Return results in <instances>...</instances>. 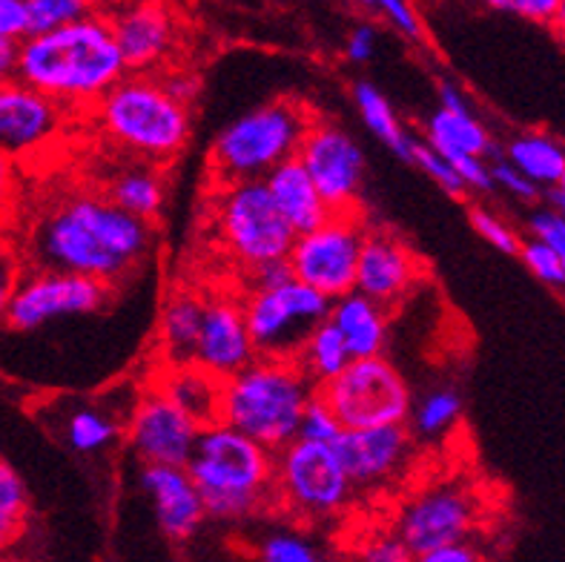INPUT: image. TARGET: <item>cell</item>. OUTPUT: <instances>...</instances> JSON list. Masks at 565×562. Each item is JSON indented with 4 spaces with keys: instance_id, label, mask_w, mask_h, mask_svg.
I'll return each instance as SVG.
<instances>
[{
    "instance_id": "6da1fadb",
    "label": "cell",
    "mask_w": 565,
    "mask_h": 562,
    "mask_svg": "<svg viewBox=\"0 0 565 562\" xmlns=\"http://www.w3.org/2000/svg\"><path fill=\"white\" fill-rule=\"evenodd\" d=\"M152 247V221L138 219L107 195L72 192L52 201L29 233L38 271H64L118 285Z\"/></svg>"
},
{
    "instance_id": "7a4b0ae2",
    "label": "cell",
    "mask_w": 565,
    "mask_h": 562,
    "mask_svg": "<svg viewBox=\"0 0 565 562\" xmlns=\"http://www.w3.org/2000/svg\"><path fill=\"white\" fill-rule=\"evenodd\" d=\"M127 75L109 14L95 12L84 21L21 41L18 78L72 115L89 113Z\"/></svg>"
},
{
    "instance_id": "3957f363",
    "label": "cell",
    "mask_w": 565,
    "mask_h": 562,
    "mask_svg": "<svg viewBox=\"0 0 565 562\" xmlns=\"http://www.w3.org/2000/svg\"><path fill=\"white\" fill-rule=\"evenodd\" d=\"M186 470L213 520H247L276 499V450L227 422L201 427Z\"/></svg>"
},
{
    "instance_id": "277c9868",
    "label": "cell",
    "mask_w": 565,
    "mask_h": 562,
    "mask_svg": "<svg viewBox=\"0 0 565 562\" xmlns=\"http://www.w3.org/2000/svg\"><path fill=\"white\" fill-rule=\"evenodd\" d=\"M86 115H93L95 127L129 156L164 165L179 156L190 141V109L170 93L161 75H138L109 89Z\"/></svg>"
},
{
    "instance_id": "5b68a950",
    "label": "cell",
    "mask_w": 565,
    "mask_h": 562,
    "mask_svg": "<svg viewBox=\"0 0 565 562\" xmlns=\"http://www.w3.org/2000/svg\"><path fill=\"white\" fill-rule=\"evenodd\" d=\"M313 396L316 384L296 359L258 357L224 379L218 422H227L265 448L281 450L299 436V422Z\"/></svg>"
},
{
    "instance_id": "8992f818",
    "label": "cell",
    "mask_w": 565,
    "mask_h": 562,
    "mask_svg": "<svg viewBox=\"0 0 565 562\" xmlns=\"http://www.w3.org/2000/svg\"><path fill=\"white\" fill-rule=\"evenodd\" d=\"M316 113L296 98L262 104L230 121L210 147V172L215 184L265 179L273 167L299 156Z\"/></svg>"
},
{
    "instance_id": "52a82bcc",
    "label": "cell",
    "mask_w": 565,
    "mask_h": 562,
    "mask_svg": "<svg viewBox=\"0 0 565 562\" xmlns=\"http://www.w3.org/2000/svg\"><path fill=\"white\" fill-rule=\"evenodd\" d=\"M215 242L230 262L250 276L262 264L290 256L296 230L273 201L265 179L215 184Z\"/></svg>"
},
{
    "instance_id": "ba28073f",
    "label": "cell",
    "mask_w": 565,
    "mask_h": 562,
    "mask_svg": "<svg viewBox=\"0 0 565 562\" xmlns=\"http://www.w3.org/2000/svg\"><path fill=\"white\" fill-rule=\"evenodd\" d=\"M353 479L333 445L296 436L276 450V502L299 520H330L353 497Z\"/></svg>"
},
{
    "instance_id": "9c48e42d",
    "label": "cell",
    "mask_w": 565,
    "mask_h": 562,
    "mask_svg": "<svg viewBox=\"0 0 565 562\" xmlns=\"http://www.w3.org/2000/svg\"><path fill=\"white\" fill-rule=\"evenodd\" d=\"M342 427L408 425L414 393L385 353L351 359L339 377L316 388Z\"/></svg>"
},
{
    "instance_id": "30bf717a",
    "label": "cell",
    "mask_w": 565,
    "mask_h": 562,
    "mask_svg": "<svg viewBox=\"0 0 565 562\" xmlns=\"http://www.w3.org/2000/svg\"><path fill=\"white\" fill-rule=\"evenodd\" d=\"M258 357L296 359L305 339L330 316L333 301L299 278L276 287H250L242 299Z\"/></svg>"
},
{
    "instance_id": "8fae6325",
    "label": "cell",
    "mask_w": 565,
    "mask_h": 562,
    "mask_svg": "<svg viewBox=\"0 0 565 562\" xmlns=\"http://www.w3.org/2000/svg\"><path fill=\"white\" fill-rule=\"evenodd\" d=\"M359 213H333L319 227L296 235L287 264L299 282L328 296L330 301L356 290L359 250L365 238Z\"/></svg>"
},
{
    "instance_id": "7c38bea8",
    "label": "cell",
    "mask_w": 565,
    "mask_h": 562,
    "mask_svg": "<svg viewBox=\"0 0 565 562\" xmlns=\"http://www.w3.org/2000/svg\"><path fill=\"white\" fill-rule=\"evenodd\" d=\"M113 296V285L64 271H35L21 278L7 307V325L14 330H38L64 316L95 314Z\"/></svg>"
},
{
    "instance_id": "4fadbf2b",
    "label": "cell",
    "mask_w": 565,
    "mask_h": 562,
    "mask_svg": "<svg viewBox=\"0 0 565 562\" xmlns=\"http://www.w3.org/2000/svg\"><path fill=\"white\" fill-rule=\"evenodd\" d=\"M299 161L333 213H359L365 181V156L342 127L316 115L299 147Z\"/></svg>"
},
{
    "instance_id": "5bb4252c",
    "label": "cell",
    "mask_w": 565,
    "mask_h": 562,
    "mask_svg": "<svg viewBox=\"0 0 565 562\" xmlns=\"http://www.w3.org/2000/svg\"><path fill=\"white\" fill-rule=\"evenodd\" d=\"M477 499L459 483H439L423 488L402 506L396 517V537L414 554H425L439 545L468 540L477 526Z\"/></svg>"
},
{
    "instance_id": "9a60e30c",
    "label": "cell",
    "mask_w": 565,
    "mask_h": 562,
    "mask_svg": "<svg viewBox=\"0 0 565 562\" xmlns=\"http://www.w3.org/2000/svg\"><path fill=\"white\" fill-rule=\"evenodd\" d=\"M109 23L129 72L158 75L170 70L181 43V21L170 0H127L109 12Z\"/></svg>"
},
{
    "instance_id": "2e32d148",
    "label": "cell",
    "mask_w": 565,
    "mask_h": 562,
    "mask_svg": "<svg viewBox=\"0 0 565 562\" xmlns=\"http://www.w3.org/2000/svg\"><path fill=\"white\" fill-rule=\"evenodd\" d=\"M70 109L23 84L21 78L0 81V152L26 161L57 144Z\"/></svg>"
},
{
    "instance_id": "e0dca14e",
    "label": "cell",
    "mask_w": 565,
    "mask_h": 562,
    "mask_svg": "<svg viewBox=\"0 0 565 562\" xmlns=\"http://www.w3.org/2000/svg\"><path fill=\"white\" fill-rule=\"evenodd\" d=\"M201 425L161 391H147L129 413L127 439L141 465H184L193 456Z\"/></svg>"
},
{
    "instance_id": "ac0fdd59",
    "label": "cell",
    "mask_w": 565,
    "mask_h": 562,
    "mask_svg": "<svg viewBox=\"0 0 565 562\" xmlns=\"http://www.w3.org/2000/svg\"><path fill=\"white\" fill-rule=\"evenodd\" d=\"M423 273V258L416 256L414 247L402 235L376 227L365 230L356 267L359 293L371 296L382 307H394L419 287Z\"/></svg>"
},
{
    "instance_id": "d6986e66",
    "label": "cell",
    "mask_w": 565,
    "mask_h": 562,
    "mask_svg": "<svg viewBox=\"0 0 565 562\" xmlns=\"http://www.w3.org/2000/svg\"><path fill=\"white\" fill-rule=\"evenodd\" d=\"M344 470L353 485L371 488L387 479L399 477L414 454V434L408 425H376V427H344L333 442Z\"/></svg>"
},
{
    "instance_id": "ffe728a7",
    "label": "cell",
    "mask_w": 565,
    "mask_h": 562,
    "mask_svg": "<svg viewBox=\"0 0 565 562\" xmlns=\"http://www.w3.org/2000/svg\"><path fill=\"white\" fill-rule=\"evenodd\" d=\"M258 359L250 328L244 319V305L236 296H207L201 319L195 362L218 379H230Z\"/></svg>"
},
{
    "instance_id": "44dd1931",
    "label": "cell",
    "mask_w": 565,
    "mask_h": 562,
    "mask_svg": "<svg viewBox=\"0 0 565 562\" xmlns=\"http://www.w3.org/2000/svg\"><path fill=\"white\" fill-rule=\"evenodd\" d=\"M141 488L150 497L161 534L190 540L207 520V508L184 465H143Z\"/></svg>"
},
{
    "instance_id": "7402d4cb",
    "label": "cell",
    "mask_w": 565,
    "mask_h": 562,
    "mask_svg": "<svg viewBox=\"0 0 565 562\" xmlns=\"http://www.w3.org/2000/svg\"><path fill=\"white\" fill-rule=\"evenodd\" d=\"M425 144H430L448 161L466 156L486 158L491 152V136L468 109L466 98L451 84L439 86V107L425 121Z\"/></svg>"
},
{
    "instance_id": "603a6c76",
    "label": "cell",
    "mask_w": 565,
    "mask_h": 562,
    "mask_svg": "<svg viewBox=\"0 0 565 562\" xmlns=\"http://www.w3.org/2000/svg\"><path fill=\"white\" fill-rule=\"evenodd\" d=\"M265 184L281 215L287 219V224L296 230V235L319 227L322 221L333 215V210L322 199V192L313 184L308 167L301 165L299 156L287 158L279 167H273L265 176Z\"/></svg>"
},
{
    "instance_id": "cb8c5ba5",
    "label": "cell",
    "mask_w": 565,
    "mask_h": 562,
    "mask_svg": "<svg viewBox=\"0 0 565 562\" xmlns=\"http://www.w3.org/2000/svg\"><path fill=\"white\" fill-rule=\"evenodd\" d=\"M330 325L342 333L351 357H380L387 348V307L373 301L365 293L351 290L333 299L330 305Z\"/></svg>"
},
{
    "instance_id": "d4e9b609",
    "label": "cell",
    "mask_w": 565,
    "mask_h": 562,
    "mask_svg": "<svg viewBox=\"0 0 565 562\" xmlns=\"http://www.w3.org/2000/svg\"><path fill=\"white\" fill-rule=\"evenodd\" d=\"M222 384L215 373L201 368L199 362L164 364L156 377V391L170 396L181 411H186L201 427L218 422V405H222Z\"/></svg>"
},
{
    "instance_id": "484cf974",
    "label": "cell",
    "mask_w": 565,
    "mask_h": 562,
    "mask_svg": "<svg viewBox=\"0 0 565 562\" xmlns=\"http://www.w3.org/2000/svg\"><path fill=\"white\" fill-rule=\"evenodd\" d=\"M201 319H204V296L193 290H175L161 310V353L164 364L195 362Z\"/></svg>"
},
{
    "instance_id": "4316f807",
    "label": "cell",
    "mask_w": 565,
    "mask_h": 562,
    "mask_svg": "<svg viewBox=\"0 0 565 562\" xmlns=\"http://www.w3.org/2000/svg\"><path fill=\"white\" fill-rule=\"evenodd\" d=\"M104 195L124 206L127 213L152 221L164 206V181L152 170L150 161L138 158L132 167H121L113 172Z\"/></svg>"
},
{
    "instance_id": "83f0119b",
    "label": "cell",
    "mask_w": 565,
    "mask_h": 562,
    "mask_svg": "<svg viewBox=\"0 0 565 562\" xmlns=\"http://www.w3.org/2000/svg\"><path fill=\"white\" fill-rule=\"evenodd\" d=\"M353 100H356L359 115H362V121H365V127L371 129L373 136L380 138L387 150L396 152V156L405 158V161H411L416 138L411 136L408 129L402 127L399 115L394 113L391 100L382 95V89H376V86L367 84V81H359V84L353 86Z\"/></svg>"
},
{
    "instance_id": "f1b7e54d",
    "label": "cell",
    "mask_w": 565,
    "mask_h": 562,
    "mask_svg": "<svg viewBox=\"0 0 565 562\" xmlns=\"http://www.w3.org/2000/svg\"><path fill=\"white\" fill-rule=\"evenodd\" d=\"M351 350L344 344L342 333H339L330 319H324L322 325H316L313 333L305 339L301 350L296 353V364H299L305 377L316 384V388H322L324 382H330L333 377L351 364Z\"/></svg>"
},
{
    "instance_id": "f546056e",
    "label": "cell",
    "mask_w": 565,
    "mask_h": 562,
    "mask_svg": "<svg viewBox=\"0 0 565 562\" xmlns=\"http://www.w3.org/2000/svg\"><path fill=\"white\" fill-rule=\"evenodd\" d=\"M505 156H509L505 161H511L516 170L523 172L525 179H531L537 187H557L559 179H563L565 150L554 138L537 136V132L520 136L509 144Z\"/></svg>"
},
{
    "instance_id": "4dcf8cb0",
    "label": "cell",
    "mask_w": 565,
    "mask_h": 562,
    "mask_svg": "<svg viewBox=\"0 0 565 562\" xmlns=\"http://www.w3.org/2000/svg\"><path fill=\"white\" fill-rule=\"evenodd\" d=\"M118 422L98 407H75L64 416V439L78 454H98L118 439Z\"/></svg>"
},
{
    "instance_id": "1f68e13d",
    "label": "cell",
    "mask_w": 565,
    "mask_h": 562,
    "mask_svg": "<svg viewBox=\"0 0 565 562\" xmlns=\"http://www.w3.org/2000/svg\"><path fill=\"white\" fill-rule=\"evenodd\" d=\"M29 520L26 485L18 477V470L0 459V554L9 551L21 540Z\"/></svg>"
},
{
    "instance_id": "d6a6232c",
    "label": "cell",
    "mask_w": 565,
    "mask_h": 562,
    "mask_svg": "<svg viewBox=\"0 0 565 562\" xmlns=\"http://www.w3.org/2000/svg\"><path fill=\"white\" fill-rule=\"evenodd\" d=\"M462 416V399L454 388H437V391L425 393L419 405L411 411V425L414 434L425 436V439H439L451 431Z\"/></svg>"
},
{
    "instance_id": "836d02e7",
    "label": "cell",
    "mask_w": 565,
    "mask_h": 562,
    "mask_svg": "<svg viewBox=\"0 0 565 562\" xmlns=\"http://www.w3.org/2000/svg\"><path fill=\"white\" fill-rule=\"evenodd\" d=\"M29 35L50 32V29L70 26L98 12L95 0H26Z\"/></svg>"
},
{
    "instance_id": "e575fe53",
    "label": "cell",
    "mask_w": 565,
    "mask_h": 562,
    "mask_svg": "<svg viewBox=\"0 0 565 562\" xmlns=\"http://www.w3.org/2000/svg\"><path fill=\"white\" fill-rule=\"evenodd\" d=\"M342 431L344 427H342V422L337 420V413L330 411L328 402H324V399L316 393V396L308 402V407H305V416H301V422H299V439L333 445Z\"/></svg>"
},
{
    "instance_id": "d590c367",
    "label": "cell",
    "mask_w": 565,
    "mask_h": 562,
    "mask_svg": "<svg viewBox=\"0 0 565 562\" xmlns=\"http://www.w3.org/2000/svg\"><path fill=\"white\" fill-rule=\"evenodd\" d=\"M411 161H414V165L419 167V170H423L430 181H437V184L443 187L445 192H451V195H459V192L468 190V187L462 184V179H459V172L454 170L451 161H448V158H445V156H439V152L434 150L430 144L419 141V138H416V144H414Z\"/></svg>"
},
{
    "instance_id": "8d00e7d4",
    "label": "cell",
    "mask_w": 565,
    "mask_h": 562,
    "mask_svg": "<svg viewBox=\"0 0 565 562\" xmlns=\"http://www.w3.org/2000/svg\"><path fill=\"white\" fill-rule=\"evenodd\" d=\"M258 556H262V562H322L313 542L299 534H290V531H276V534L267 537L258 549Z\"/></svg>"
},
{
    "instance_id": "74e56055",
    "label": "cell",
    "mask_w": 565,
    "mask_h": 562,
    "mask_svg": "<svg viewBox=\"0 0 565 562\" xmlns=\"http://www.w3.org/2000/svg\"><path fill=\"white\" fill-rule=\"evenodd\" d=\"M516 256L523 258L525 267H529L540 282H545V285H554V287L565 285L563 258L557 256V250L548 247V244L540 242V238H531V242L520 244V253H516Z\"/></svg>"
},
{
    "instance_id": "f35d334b",
    "label": "cell",
    "mask_w": 565,
    "mask_h": 562,
    "mask_svg": "<svg viewBox=\"0 0 565 562\" xmlns=\"http://www.w3.org/2000/svg\"><path fill=\"white\" fill-rule=\"evenodd\" d=\"M356 3H362L371 12H380L391 26L399 29L402 35L411 38V41H423V23H419L408 0H356Z\"/></svg>"
},
{
    "instance_id": "ab89813d",
    "label": "cell",
    "mask_w": 565,
    "mask_h": 562,
    "mask_svg": "<svg viewBox=\"0 0 565 562\" xmlns=\"http://www.w3.org/2000/svg\"><path fill=\"white\" fill-rule=\"evenodd\" d=\"M471 227L477 230V235L486 238L491 247L500 250V253H509V256H516V253H520V238L514 235V230H511L502 219H497L494 213H488V210H471Z\"/></svg>"
},
{
    "instance_id": "60d3db41",
    "label": "cell",
    "mask_w": 565,
    "mask_h": 562,
    "mask_svg": "<svg viewBox=\"0 0 565 562\" xmlns=\"http://www.w3.org/2000/svg\"><path fill=\"white\" fill-rule=\"evenodd\" d=\"M491 12L523 18L531 23H552L557 12V0H482Z\"/></svg>"
},
{
    "instance_id": "b9f144b4",
    "label": "cell",
    "mask_w": 565,
    "mask_h": 562,
    "mask_svg": "<svg viewBox=\"0 0 565 562\" xmlns=\"http://www.w3.org/2000/svg\"><path fill=\"white\" fill-rule=\"evenodd\" d=\"M359 562H416V554L396 534H382L362 545Z\"/></svg>"
},
{
    "instance_id": "7bdbcfd3",
    "label": "cell",
    "mask_w": 565,
    "mask_h": 562,
    "mask_svg": "<svg viewBox=\"0 0 565 562\" xmlns=\"http://www.w3.org/2000/svg\"><path fill=\"white\" fill-rule=\"evenodd\" d=\"M21 258H18V253H14L3 238H0V321L7 319V307L9 301H12L18 285H21Z\"/></svg>"
},
{
    "instance_id": "ee69618b",
    "label": "cell",
    "mask_w": 565,
    "mask_h": 562,
    "mask_svg": "<svg viewBox=\"0 0 565 562\" xmlns=\"http://www.w3.org/2000/svg\"><path fill=\"white\" fill-rule=\"evenodd\" d=\"M531 233L534 238L545 242L548 247L557 250V256L563 258L565 267V219L557 215L554 210H540V213L531 215Z\"/></svg>"
},
{
    "instance_id": "f6af8a7d",
    "label": "cell",
    "mask_w": 565,
    "mask_h": 562,
    "mask_svg": "<svg viewBox=\"0 0 565 562\" xmlns=\"http://www.w3.org/2000/svg\"><path fill=\"white\" fill-rule=\"evenodd\" d=\"M26 35V0H0V38H7V41H23Z\"/></svg>"
},
{
    "instance_id": "bcb514c9",
    "label": "cell",
    "mask_w": 565,
    "mask_h": 562,
    "mask_svg": "<svg viewBox=\"0 0 565 562\" xmlns=\"http://www.w3.org/2000/svg\"><path fill=\"white\" fill-rule=\"evenodd\" d=\"M491 179H494L497 187H502V190L516 195V199H534V195H537V184L531 179H525L523 172L516 170L511 161H497V165L491 167Z\"/></svg>"
},
{
    "instance_id": "7dc6e473",
    "label": "cell",
    "mask_w": 565,
    "mask_h": 562,
    "mask_svg": "<svg viewBox=\"0 0 565 562\" xmlns=\"http://www.w3.org/2000/svg\"><path fill=\"white\" fill-rule=\"evenodd\" d=\"M376 52V29L371 23H359L351 29V35L344 41V55L353 64H367Z\"/></svg>"
},
{
    "instance_id": "c3c4849f",
    "label": "cell",
    "mask_w": 565,
    "mask_h": 562,
    "mask_svg": "<svg viewBox=\"0 0 565 562\" xmlns=\"http://www.w3.org/2000/svg\"><path fill=\"white\" fill-rule=\"evenodd\" d=\"M416 562H482L480 551L462 542H451V545H439V549H430L425 554H416Z\"/></svg>"
},
{
    "instance_id": "681fc988",
    "label": "cell",
    "mask_w": 565,
    "mask_h": 562,
    "mask_svg": "<svg viewBox=\"0 0 565 562\" xmlns=\"http://www.w3.org/2000/svg\"><path fill=\"white\" fill-rule=\"evenodd\" d=\"M287 278H296V276L294 271H290L287 258H279V262L262 264L258 271H253L250 276H247V282H250V287H276L281 285V282H287Z\"/></svg>"
},
{
    "instance_id": "f907efd6",
    "label": "cell",
    "mask_w": 565,
    "mask_h": 562,
    "mask_svg": "<svg viewBox=\"0 0 565 562\" xmlns=\"http://www.w3.org/2000/svg\"><path fill=\"white\" fill-rule=\"evenodd\" d=\"M18 161L0 152V210L12 201L14 190H18Z\"/></svg>"
},
{
    "instance_id": "816d5d0a",
    "label": "cell",
    "mask_w": 565,
    "mask_h": 562,
    "mask_svg": "<svg viewBox=\"0 0 565 562\" xmlns=\"http://www.w3.org/2000/svg\"><path fill=\"white\" fill-rule=\"evenodd\" d=\"M18 57H21V41L0 38V81L18 78Z\"/></svg>"
},
{
    "instance_id": "f5cc1de1",
    "label": "cell",
    "mask_w": 565,
    "mask_h": 562,
    "mask_svg": "<svg viewBox=\"0 0 565 562\" xmlns=\"http://www.w3.org/2000/svg\"><path fill=\"white\" fill-rule=\"evenodd\" d=\"M552 26L557 29V35L565 41V0H557V12H554Z\"/></svg>"
},
{
    "instance_id": "db71d44e",
    "label": "cell",
    "mask_w": 565,
    "mask_h": 562,
    "mask_svg": "<svg viewBox=\"0 0 565 562\" xmlns=\"http://www.w3.org/2000/svg\"><path fill=\"white\" fill-rule=\"evenodd\" d=\"M552 210H554V213L563 215V219H565V192L559 190V187L552 192Z\"/></svg>"
},
{
    "instance_id": "11a10c76",
    "label": "cell",
    "mask_w": 565,
    "mask_h": 562,
    "mask_svg": "<svg viewBox=\"0 0 565 562\" xmlns=\"http://www.w3.org/2000/svg\"><path fill=\"white\" fill-rule=\"evenodd\" d=\"M121 3H127V0H95V7H98V9H109V12L121 7Z\"/></svg>"
},
{
    "instance_id": "9f6ffc18",
    "label": "cell",
    "mask_w": 565,
    "mask_h": 562,
    "mask_svg": "<svg viewBox=\"0 0 565 562\" xmlns=\"http://www.w3.org/2000/svg\"><path fill=\"white\" fill-rule=\"evenodd\" d=\"M557 187H559V190L565 192V172H563V179H559V184H557Z\"/></svg>"
}]
</instances>
